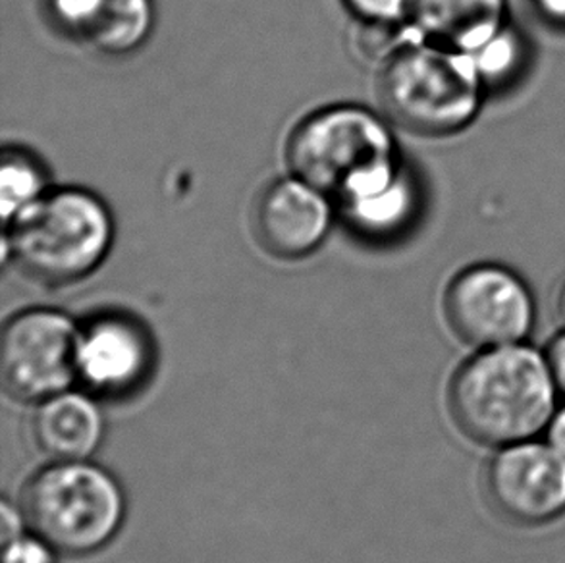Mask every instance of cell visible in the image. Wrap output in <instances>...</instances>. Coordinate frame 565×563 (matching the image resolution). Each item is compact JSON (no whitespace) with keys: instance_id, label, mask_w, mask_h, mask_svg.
Returning <instances> with one entry per match:
<instances>
[{"instance_id":"16","label":"cell","mask_w":565,"mask_h":563,"mask_svg":"<svg viewBox=\"0 0 565 563\" xmlns=\"http://www.w3.org/2000/svg\"><path fill=\"white\" fill-rule=\"evenodd\" d=\"M49 191V174L33 152L23 151L20 147H8L2 151L0 203L4 229L45 198Z\"/></svg>"},{"instance_id":"17","label":"cell","mask_w":565,"mask_h":563,"mask_svg":"<svg viewBox=\"0 0 565 563\" xmlns=\"http://www.w3.org/2000/svg\"><path fill=\"white\" fill-rule=\"evenodd\" d=\"M413 0H344L361 23L402 25L409 23Z\"/></svg>"},{"instance_id":"10","label":"cell","mask_w":565,"mask_h":563,"mask_svg":"<svg viewBox=\"0 0 565 563\" xmlns=\"http://www.w3.org/2000/svg\"><path fill=\"white\" fill-rule=\"evenodd\" d=\"M332 216V199L291 176L263 190L253 209V229L265 252L280 259H301L321 247Z\"/></svg>"},{"instance_id":"11","label":"cell","mask_w":565,"mask_h":563,"mask_svg":"<svg viewBox=\"0 0 565 563\" xmlns=\"http://www.w3.org/2000/svg\"><path fill=\"white\" fill-rule=\"evenodd\" d=\"M62 33L110 56L138 51L154 28L153 0H51Z\"/></svg>"},{"instance_id":"19","label":"cell","mask_w":565,"mask_h":563,"mask_svg":"<svg viewBox=\"0 0 565 563\" xmlns=\"http://www.w3.org/2000/svg\"><path fill=\"white\" fill-rule=\"evenodd\" d=\"M536 20L554 31H565V0H527Z\"/></svg>"},{"instance_id":"14","label":"cell","mask_w":565,"mask_h":563,"mask_svg":"<svg viewBox=\"0 0 565 563\" xmlns=\"http://www.w3.org/2000/svg\"><path fill=\"white\" fill-rule=\"evenodd\" d=\"M419 183L405 167L396 182L375 195L342 206L350 226L369 240H392L413 226L419 214Z\"/></svg>"},{"instance_id":"2","label":"cell","mask_w":565,"mask_h":563,"mask_svg":"<svg viewBox=\"0 0 565 563\" xmlns=\"http://www.w3.org/2000/svg\"><path fill=\"white\" fill-rule=\"evenodd\" d=\"M291 176L340 206L371 198L396 182L405 164L388 124L367 108H322L296 126L286 147Z\"/></svg>"},{"instance_id":"7","label":"cell","mask_w":565,"mask_h":563,"mask_svg":"<svg viewBox=\"0 0 565 563\" xmlns=\"http://www.w3.org/2000/svg\"><path fill=\"white\" fill-rule=\"evenodd\" d=\"M79 328L54 309H30L8 320L0 343V381L18 402H45L66 392L76 374Z\"/></svg>"},{"instance_id":"15","label":"cell","mask_w":565,"mask_h":563,"mask_svg":"<svg viewBox=\"0 0 565 563\" xmlns=\"http://www.w3.org/2000/svg\"><path fill=\"white\" fill-rule=\"evenodd\" d=\"M487 95H504L525 79L533 64V43L512 20L469 54Z\"/></svg>"},{"instance_id":"5","label":"cell","mask_w":565,"mask_h":563,"mask_svg":"<svg viewBox=\"0 0 565 563\" xmlns=\"http://www.w3.org/2000/svg\"><path fill=\"white\" fill-rule=\"evenodd\" d=\"M23 518L54 552L87 556L107 546L126 518L118 480L97 465L56 461L23 488Z\"/></svg>"},{"instance_id":"23","label":"cell","mask_w":565,"mask_h":563,"mask_svg":"<svg viewBox=\"0 0 565 563\" xmlns=\"http://www.w3.org/2000/svg\"><path fill=\"white\" fill-rule=\"evenodd\" d=\"M556 312H558L559 320L565 328V280L558 289V297H556Z\"/></svg>"},{"instance_id":"4","label":"cell","mask_w":565,"mask_h":563,"mask_svg":"<svg viewBox=\"0 0 565 563\" xmlns=\"http://www.w3.org/2000/svg\"><path fill=\"white\" fill-rule=\"evenodd\" d=\"M4 234V247L25 275L46 286H64L84 280L107 259L115 221L99 195L64 188L49 191Z\"/></svg>"},{"instance_id":"3","label":"cell","mask_w":565,"mask_h":563,"mask_svg":"<svg viewBox=\"0 0 565 563\" xmlns=\"http://www.w3.org/2000/svg\"><path fill=\"white\" fill-rule=\"evenodd\" d=\"M379 99L392 123L420 138H451L481 115L489 95L466 53L412 35L382 61Z\"/></svg>"},{"instance_id":"20","label":"cell","mask_w":565,"mask_h":563,"mask_svg":"<svg viewBox=\"0 0 565 563\" xmlns=\"http://www.w3.org/2000/svg\"><path fill=\"white\" fill-rule=\"evenodd\" d=\"M544 355L551 367L552 376L558 386L559 396L565 397V328L552 338L544 348Z\"/></svg>"},{"instance_id":"12","label":"cell","mask_w":565,"mask_h":563,"mask_svg":"<svg viewBox=\"0 0 565 563\" xmlns=\"http://www.w3.org/2000/svg\"><path fill=\"white\" fill-rule=\"evenodd\" d=\"M510 20V0H413L407 25L417 38L471 54Z\"/></svg>"},{"instance_id":"6","label":"cell","mask_w":565,"mask_h":563,"mask_svg":"<svg viewBox=\"0 0 565 563\" xmlns=\"http://www.w3.org/2000/svg\"><path fill=\"white\" fill-rule=\"evenodd\" d=\"M444 317L451 332L475 350L527 342L536 327V299L508 265L481 261L458 270L446 286Z\"/></svg>"},{"instance_id":"1","label":"cell","mask_w":565,"mask_h":563,"mask_svg":"<svg viewBox=\"0 0 565 563\" xmlns=\"http://www.w3.org/2000/svg\"><path fill=\"white\" fill-rule=\"evenodd\" d=\"M558 396L544 350L508 343L477 350L458 367L448 410L463 436L498 449L544 434Z\"/></svg>"},{"instance_id":"8","label":"cell","mask_w":565,"mask_h":563,"mask_svg":"<svg viewBox=\"0 0 565 563\" xmlns=\"http://www.w3.org/2000/svg\"><path fill=\"white\" fill-rule=\"evenodd\" d=\"M482 490L505 523L551 525L565 516V456L536 438L498 448L482 471Z\"/></svg>"},{"instance_id":"13","label":"cell","mask_w":565,"mask_h":563,"mask_svg":"<svg viewBox=\"0 0 565 563\" xmlns=\"http://www.w3.org/2000/svg\"><path fill=\"white\" fill-rule=\"evenodd\" d=\"M103 417L97 404L82 394L61 392L41 402L33 436L39 448L56 461H82L99 448Z\"/></svg>"},{"instance_id":"18","label":"cell","mask_w":565,"mask_h":563,"mask_svg":"<svg viewBox=\"0 0 565 563\" xmlns=\"http://www.w3.org/2000/svg\"><path fill=\"white\" fill-rule=\"evenodd\" d=\"M2 554L4 563H56L54 550L39 537L20 534L14 541L2 544Z\"/></svg>"},{"instance_id":"9","label":"cell","mask_w":565,"mask_h":563,"mask_svg":"<svg viewBox=\"0 0 565 563\" xmlns=\"http://www.w3.org/2000/svg\"><path fill=\"white\" fill-rule=\"evenodd\" d=\"M154 343L146 325L124 312H105L79 327L77 381L92 394L122 400L138 394L154 369Z\"/></svg>"},{"instance_id":"22","label":"cell","mask_w":565,"mask_h":563,"mask_svg":"<svg viewBox=\"0 0 565 563\" xmlns=\"http://www.w3.org/2000/svg\"><path fill=\"white\" fill-rule=\"evenodd\" d=\"M22 534V527H20V519L15 516V511L4 503L2 506V527H0V539L2 544L14 541Z\"/></svg>"},{"instance_id":"21","label":"cell","mask_w":565,"mask_h":563,"mask_svg":"<svg viewBox=\"0 0 565 563\" xmlns=\"http://www.w3.org/2000/svg\"><path fill=\"white\" fill-rule=\"evenodd\" d=\"M544 440L565 456V402L558 404L556 412L552 413L551 421L544 428Z\"/></svg>"}]
</instances>
